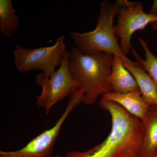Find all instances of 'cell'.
I'll use <instances>...</instances> for the list:
<instances>
[{
	"mask_svg": "<svg viewBox=\"0 0 157 157\" xmlns=\"http://www.w3.org/2000/svg\"><path fill=\"white\" fill-rule=\"evenodd\" d=\"M121 59L124 67L135 78L144 100L151 106H157V88L151 76L126 56Z\"/></svg>",
	"mask_w": 157,
	"mask_h": 157,
	"instance_id": "9",
	"label": "cell"
},
{
	"mask_svg": "<svg viewBox=\"0 0 157 157\" xmlns=\"http://www.w3.org/2000/svg\"><path fill=\"white\" fill-rule=\"evenodd\" d=\"M17 11L11 0H0V31L7 38L12 37L18 29L19 19Z\"/></svg>",
	"mask_w": 157,
	"mask_h": 157,
	"instance_id": "12",
	"label": "cell"
},
{
	"mask_svg": "<svg viewBox=\"0 0 157 157\" xmlns=\"http://www.w3.org/2000/svg\"><path fill=\"white\" fill-rule=\"evenodd\" d=\"M117 8L116 2L102 1L94 29L85 33L71 32L70 36L78 50L84 54L103 52L121 58L126 56L122 51L114 30L113 19Z\"/></svg>",
	"mask_w": 157,
	"mask_h": 157,
	"instance_id": "3",
	"label": "cell"
},
{
	"mask_svg": "<svg viewBox=\"0 0 157 157\" xmlns=\"http://www.w3.org/2000/svg\"><path fill=\"white\" fill-rule=\"evenodd\" d=\"M151 30L152 31H157V23H155L151 25Z\"/></svg>",
	"mask_w": 157,
	"mask_h": 157,
	"instance_id": "15",
	"label": "cell"
},
{
	"mask_svg": "<svg viewBox=\"0 0 157 157\" xmlns=\"http://www.w3.org/2000/svg\"><path fill=\"white\" fill-rule=\"evenodd\" d=\"M113 58L105 52L84 54L76 47L69 52L68 69L84 94L82 103L93 105L100 96L112 92L109 78Z\"/></svg>",
	"mask_w": 157,
	"mask_h": 157,
	"instance_id": "2",
	"label": "cell"
},
{
	"mask_svg": "<svg viewBox=\"0 0 157 157\" xmlns=\"http://www.w3.org/2000/svg\"><path fill=\"white\" fill-rule=\"evenodd\" d=\"M99 105L111 117L108 136L92 148L69 152L65 157H139L143 140L141 121L118 104L103 98Z\"/></svg>",
	"mask_w": 157,
	"mask_h": 157,
	"instance_id": "1",
	"label": "cell"
},
{
	"mask_svg": "<svg viewBox=\"0 0 157 157\" xmlns=\"http://www.w3.org/2000/svg\"><path fill=\"white\" fill-rule=\"evenodd\" d=\"M148 13L149 14L157 15V0H154L153 1L151 8Z\"/></svg>",
	"mask_w": 157,
	"mask_h": 157,
	"instance_id": "14",
	"label": "cell"
},
{
	"mask_svg": "<svg viewBox=\"0 0 157 157\" xmlns=\"http://www.w3.org/2000/svg\"><path fill=\"white\" fill-rule=\"evenodd\" d=\"M143 140L139 157H152L157 151V106H151L141 121Z\"/></svg>",
	"mask_w": 157,
	"mask_h": 157,
	"instance_id": "11",
	"label": "cell"
},
{
	"mask_svg": "<svg viewBox=\"0 0 157 157\" xmlns=\"http://www.w3.org/2000/svg\"><path fill=\"white\" fill-rule=\"evenodd\" d=\"M66 48L63 35L58 37L51 46L24 48L16 45L14 52V65L20 73L39 70L50 76L59 67L67 51Z\"/></svg>",
	"mask_w": 157,
	"mask_h": 157,
	"instance_id": "5",
	"label": "cell"
},
{
	"mask_svg": "<svg viewBox=\"0 0 157 157\" xmlns=\"http://www.w3.org/2000/svg\"><path fill=\"white\" fill-rule=\"evenodd\" d=\"M69 52L66 51L59 67L50 76L41 73L36 76V83L42 86L37 104L48 114L53 106L70 96L80 88V84L72 76L68 67Z\"/></svg>",
	"mask_w": 157,
	"mask_h": 157,
	"instance_id": "4",
	"label": "cell"
},
{
	"mask_svg": "<svg viewBox=\"0 0 157 157\" xmlns=\"http://www.w3.org/2000/svg\"><path fill=\"white\" fill-rule=\"evenodd\" d=\"M52 157H65V156H62L59 155H57L53 156Z\"/></svg>",
	"mask_w": 157,
	"mask_h": 157,
	"instance_id": "17",
	"label": "cell"
},
{
	"mask_svg": "<svg viewBox=\"0 0 157 157\" xmlns=\"http://www.w3.org/2000/svg\"><path fill=\"white\" fill-rule=\"evenodd\" d=\"M112 92L126 94L139 89L135 78L124 67L121 57L113 55L109 78Z\"/></svg>",
	"mask_w": 157,
	"mask_h": 157,
	"instance_id": "10",
	"label": "cell"
},
{
	"mask_svg": "<svg viewBox=\"0 0 157 157\" xmlns=\"http://www.w3.org/2000/svg\"><path fill=\"white\" fill-rule=\"evenodd\" d=\"M115 2L117 20L114 30L117 39L120 40L122 51L126 56L132 50L133 34L136 31L144 29L149 24L157 23V15L145 13L143 4L140 2L117 0Z\"/></svg>",
	"mask_w": 157,
	"mask_h": 157,
	"instance_id": "7",
	"label": "cell"
},
{
	"mask_svg": "<svg viewBox=\"0 0 157 157\" xmlns=\"http://www.w3.org/2000/svg\"><path fill=\"white\" fill-rule=\"evenodd\" d=\"M138 40L144 51L145 59H142L132 47L131 52L135 58V62L137 66L143 68L148 73L157 88V57L151 52L145 40L140 36L138 37Z\"/></svg>",
	"mask_w": 157,
	"mask_h": 157,
	"instance_id": "13",
	"label": "cell"
},
{
	"mask_svg": "<svg viewBox=\"0 0 157 157\" xmlns=\"http://www.w3.org/2000/svg\"><path fill=\"white\" fill-rule=\"evenodd\" d=\"M152 157H157V151H156V152L155 153V154L153 155Z\"/></svg>",
	"mask_w": 157,
	"mask_h": 157,
	"instance_id": "16",
	"label": "cell"
},
{
	"mask_svg": "<svg viewBox=\"0 0 157 157\" xmlns=\"http://www.w3.org/2000/svg\"><path fill=\"white\" fill-rule=\"evenodd\" d=\"M84 94L79 88L70 96L61 116L53 126L34 137L22 148L13 151H0V157H52L56 141L62 127L73 109L82 102Z\"/></svg>",
	"mask_w": 157,
	"mask_h": 157,
	"instance_id": "6",
	"label": "cell"
},
{
	"mask_svg": "<svg viewBox=\"0 0 157 157\" xmlns=\"http://www.w3.org/2000/svg\"><path fill=\"white\" fill-rule=\"evenodd\" d=\"M102 98L118 104L141 121L146 117L151 107L144 100L139 90L126 94L107 93Z\"/></svg>",
	"mask_w": 157,
	"mask_h": 157,
	"instance_id": "8",
	"label": "cell"
}]
</instances>
